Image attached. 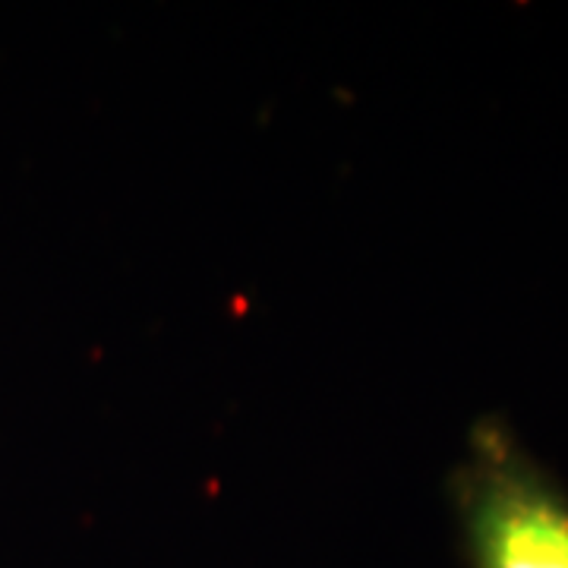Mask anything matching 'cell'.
<instances>
[{"mask_svg": "<svg viewBox=\"0 0 568 568\" xmlns=\"http://www.w3.org/2000/svg\"><path fill=\"white\" fill-rule=\"evenodd\" d=\"M455 499L470 568H568V496L503 426H477Z\"/></svg>", "mask_w": 568, "mask_h": 568, "instance_id": "cell-1", "label": "cell"}]
</instances>
